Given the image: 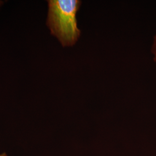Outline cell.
<instances>
[{
  "instance_id": "1",
  "label": "cell",
  "mask_w": 156,
  "mask_h": 156,
  "mask_svg": "<svg viewBox=\"0 0 156 156\" xmlns=\"http://www.w3.org/2000/svg\"><path fill=\"white\" fill-rule=\"evenodd\" d=\"M46 26L51 35L63 47H71L80 36L76 14L81 5L78 0H49Z\"/></svg>"
},
{
  "instance_id": "2",
  "label": "cell",
  "mask_w": 156,
  "mask_h": 156,
  "mask_svg": "<svg viewBox=\"0 0 156 156\" xmlns=\"http://www.w3.org/2000/svg\"><path fill=\"white\" fill-rule=\"evenodd\" d=\"M151 53L153 55V58L154 62L156 63V35L154 37L153 39V42L152 44V47H151Z\"/></svg>"
},
{
  "instance_id": "3",
  "label": "cell",
  "mask_w": 156,
  "mask_h": 156,
  "mask_svg": "<svg viewBox=\"0 0 156 156\" xmlns=\"http://www.w3.org/2000/svg\"><path fill=\"white\" fill-rule=\"evenodd\" d=\"M4 4V1H2V0H0V9L1 8L2 6Z\"/></svg>"
},
{
  "instance_id": "4",
  "label": "cell",
  "mask_w": 156,
  "mask_h": 156,
  "mask_svg": "<svg viewBox=\"0 0 156 156\" xmlns=\"http://www.w3.org/2000/svg\"><path fill=\"white\" fill-rule=\"evenodd\" d=\"M0 156H8L6 153H2V154H0Z\"/></svg>"
}]
</instances>
